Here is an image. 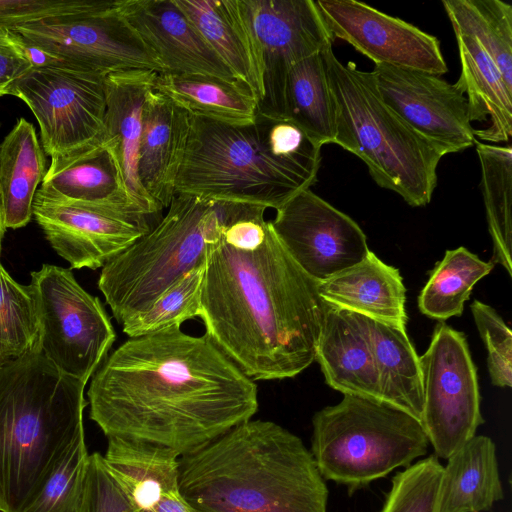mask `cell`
Segmentation results:
<instances>
[{
  "mask_svg": "<svg viewBox=\"0 0 512 512\" xmlns=\"http://www.w3.org/2000/svg\"><path fill=\"white\" fill-rule=\"evenodd\" d=\"M104 435L190 453L258 410L255 381L205 333L181 326L129 337L106 356L88 392Z\"/></svg>",
  "mask_w": 512,
  "mask_h": 512,
  "instance_id": "1",
  "label": "cell"
},
{
  "mask_svg": "<svg viewBox=\"0 0 512 512\" xmlns=\"http://www.w3.org/2000/svg\"><path fill=\"white\" fill-rule=\"evenodd\" d=\"M316 280L271 223L255 248L222 236L207 249L199 317L206 334L253 381L281 380L315 361L326 310Z\"/></svg>",
  "mask_w": 512,
  "mask_h": 512,
  "instance_id": "2",
  "label": "cell"
},
{
  "mask_svg": "<svg viewBox=\"0 0 512 512\" xmlns=\"http://www.w3.org/2000/svg\"><path fill=\"white\" fill-rule=\"evenodd\" d=\"M180 491L195 512H327L311 452L282 426L249 419L178 458Z\"/></svg>",
  "mask_w": 512,
  "mask_h": 512,
  "instance_id": "3",
  "label": "cell"
},
{
  "mask_svg": "<svg viewBox=\"0 0 512 512\" xmlns=\"http://www.w3.org/2000/svg\"><path fill=\"white\" fill-rule=\"evenodd\" d=\"M85 386L53 366L39 344L0 362V512H25L84 431Z\"/></svg>",
  "mask_w": 512,
  "mask_h": 512,
  "instance_id": "4",
  "label": "cell"
},
{
  "mask_svg": "<svg viewBox=\"0 0 512 512\" xmlns=\"http://www.w3.org/2000/svg\"><path fill=\"white\" fill-rule=\"evenodd\" d=\"M320 163L278 147L258 113L245 125L190 115L175 194L277 210L317 181Z\"/></svg>",
  "mask_w": 512,
  "mask_h": 512,
  "instance_id": "5",
  "label": "cell"
},
{
  "mask_svg": "<svg viewBox=\"0 0 512 512\" xmlns=\"http://www.w3.org/2000/svg\"><path fill=\"white\" fill-rule=\"evenodd\" d=\"M336 111L334 144L359 157L375 183L413 207L427 205L446 153L416 132L380 96L371 72L323 51Z\"/></svg>",
  "mask_w": 512,
  "mask_h": 512,
  "instance_id": "6",
  "label": "cell"
},
{
  "mask_svg": "<svg viewBox=\"0 0 512 512\" xmlns=\"http://www.w3.org/2000/svg\"><path fill=\"white\" fill-rule=\"evenodd\" d=\"M246 205L176 194L152 229L101 268L98 288L119 325L146 312L169 287L205 263L209 245Z\"/></svg>",
  "mask_w": 512,
  "mask_h": 512,
  "instance_id": "7",
  "label": "cell"
},
{
  "mask_svg": "<svg viewBox=\"0 0 512 512\" xmlns=\"http://www.w3.org/2000/svg\"><path fill=\"white\" fill-rule=\"evenodd\" d=\"M311 454L323 479L352 494L428 451L421 422L409 414L358 396L344 395L312 418Z\"/></svg>",
  "mask_w": 512,
  "mask_h": 512,
  "instance_id": "8",
  "label": "cell"
},
{
  "mask_svg": "<svg viewBox=\"0 0 512 512\" xmlns=\"http://www.w3.org/2000/svg\"><path fill=\"white\" fill-rule=\"evenodd\" d=\"M29 285L42 354L61 373L87 383L116 339L102 303L70 269L56 265L32 272Z\"/></svg>",
  "mask_w": 512,
  "mask_h": 512,
  "instance_id": "9",
  "label": "cell"
},
{
  "mask_svg": "<svg viewBox=\"0 0 512 512\" xmlns=\"http://www.w3.org/2000/svg\"><path fill=\"white\" fill-rule=\"evenodd\" d=\"M124 0L106 9L50 18L12 30L41 57V65H61L106 77L164 67L123 15Z\"/></svg>",
  "mask_w": 512,
  "mask_h": 512,
  "instance_id": "10",
  "label": "cell"
},
{
  "mask_svg": "<svg viewBox=\"0 0 512 512\" xmlns=\"http://www.w3.org/2000/svg\"><path fill=\"white\" fill-rule=\"evenodd\" d=\"M419 361L421 424L435 456L447 460L484 423L477 370L465 335L443 322L436 325Z\"/></svg>",
  "mask_w": 512,
  "mask_h": 512,
  "instance_id": "11",
  "label": "cell"
},
{
  "mask_svg": "<svg viewBox=\"0 0 512 512\" xmlns=\"http://www.w3.org/2000/svg\"><path fill=\"white\" fill-rule=\"evenodd\" d=\"M104 78L61 65L36 66L7 95L28 105L39 124L43 150L52 157L104 139Z\"/></svg>",
  "mask_w": 512,
  "mask_h": 512,
  "instance_id": "12",
  "label": "cell"
},
{
  "mask_svg": "<svg viewBox=\"0 0 512 512\" xmlns=\"http://www.w3.org/2000/svg\"><path fill=\"white\" fill-rule=\"evenodd\" d=\"M257 56V112L284 118L289 70L332 45L333 37L314 0H240Z\"/></svg>",
  "mask_w": 512,
  "mask_h": 512,
  "instance_id": "13",
  "label": "cell"
},
{
  "mask_svg": "<svg viewBox=\"0 0 512 512\" xmlns=\"http://www.w3.org/2000/svg\"><path fill=\"white\" fill-rule=\"evenodd\" d=\"M282 246L311 278L322 282L366 258V235L348 215L305 189L270 221Z\"/></svg>",
  "mask_w": 512,
  "mask_h": 512,
  "instance_id": "14",
  "label": "cell"
},
{
  "mask_svg": "<svg viewBox=\"0 0 512 512\" xmlns=\"http://www.w3.org/2000/svg\"><path fill=\"white\" fill-rule=\"evenodd\" d=\"M33 216L73 269L102 268L159 220L120 207L35 195Z\"/></svg>",
  "mask_w": 512,
  "mask_h": 512,
  "instance_id": "15",
  "label": "cell"
},
{
  "mask_svg": "<svg viewBox=\"0 0 512 512\" xmlns=\"http://www.w3.org/2000/svg\"><path fill=\"white\" fill-rule=\"evenodd\" d=\"M385 103L416 132L446 154L473 146L466 96L438 75L390 65L371 71Z\"/></svg>",
  "mask_w": 512,
  "mask_h": 512,
  "instance_id": "16",
  "label": "cell"
},
{
  "mask_svg": "<svg viewBox=\"0 0 512 512\" xmlns=\"http://www.w3.org/2000/svg\"><path fill=\"white\" fill-rule=\"evenodd\" d=\"M333 39L349 43L375 65L441 76L448 71L439 40L418 27L354 0H317Z\"/></svg>",
  "mask_w": 512,
  "mask_h": 512,
  "instance_id": "17",
  "label": "cell"
},
{
  "mask_svg": "<svg viewBox=\"0 0 512 512\" xmlns=\"http://www.w3.org/2000/svg\"><path fill=\"white\" fill-rule=\"evenodd\" d=\"M122 12L164 73L206 74L238 82L174 0H124Z\"/></svg>",
  "mask_w": 512,
  "mask_h": 512,
  "instance_id": "18",
  "label": "cell"
},
{
  "mask_svg": "<svg viewBox=\"0 0 512 512\" xmlns=\"http://www.w3.org/2000/svg\"><path fill=\"white\" fill-rule=\"evenodd\" d=\"M190 128V114L153 88L142 109L138 150L139 182L160 211L175 194V181L183 160Z\"/></svg>",
  "mask_w": 512,
  "mask_h": 512,
  "instance_id": "19",
  "label": "cell"
},
{
  "mask_svg": "<svg viewBox=\"0 0 512 512\" xmlns=\"http://www.w3.org/2000/svg\"><path fill=\"white\" fill-rule=\"evenodd\" d=\"M157 74L150 70H131L106 76L104 126L105 139L117 157L130 203L140 213L161 219L162 211L143 190L137 173L143 104Z\"/></svg>",
  "mask_w": 512,
  "mask_h": 512,
  "instance_id": "20",
  "label": "cell"
},
{
  "mask_svg": "<svg viewBox=\"0 0 512 512\" xmlns=\"http://www.w3.org/2000/svg\"><path fill=\"white\" fill-rule=\"evenodd\" d=\"M315 361L332 389L382 402L365 316L326 303Z\"/></svg>",
  "mask_w": 512,
  "mask_h": 512,
  "instance_id": "21",
  "label": "cell"
},
{
  "mask_svg": "<svg viewBox=\"0 0 512 512\" xmlns=\"http://www.w3.org/2000/svg\"><path fill=\"white\" fill-rule=\"evenodd\" d=\"M36 194L48 199L115 206L146 216L130 203L117 157L105 137L52 156Z\"/></svg>",
  "mask_w": 512,
  "mask_h": 512,
  "instance_id": "22",
  "label": "cell"
},
{
  "mask_svg": "<svg viewBox=\"0 0 512 512\" xmlns=\"http://www.w3.org/2000/svg\"><path fill=\"white\" fill-rule=\"evenodd\" d=\"M175 453L149 444L108 438L104 462L140 512H195L179 486Z\"/></svg>",
  "mask_w": 512,
  "mask_h": 512,
  "instance_id": "23",
  "label": "cell"
},
{
  "mask_svg": "<svg viewBox=\"0 0 512 512\" xmlns=\"http://www.w3.org/2000/svg\"><path fill=\"white\" fill-rule=\"evenodd\" d=\"M318 292L331 306L406 329V289L400 272L372 251L356 265L319 282Z\"/></svg>",
  "mask_w": 512,
  "mask_h": 512,
  "instance_id": "24",
  "label": "cell"
},
{
  "mask_svg": "<svg viewBox=\"0 0 512 512\" xmlns=\"http://www.w3.org/2000/svg\"><path fill=\"white\" fill-rule=\"evenodd\" d=\"M461 71L454 85L466 95L472 122L489 125L475 130V137L491 143L507 142L512 135V89L500 70L472 37L455 34Z\"/></svg>",
  "mask_w": 512,
  "mask_h": 512,
  "instance_id": "25",
  "label": "cell"
},
{
  "mask_svg": "<svg viewBox=\"0 0 512 512\" xmlns=\"http://www.w3.org/2000/svg\"><path fill=\"white\" fill-rule=\"evenodd\" d=\"M174 2L258 103L261 91L257 56L240 0Z\"/></svg>",
  "mask_w": 512,
  "mask_h": 512,
  "instance_id": "26",
  "label": "cell"
},
{
  "mask_svg": "<svg viewBox=\"0 0 512 512\" xmlns=\"http://www.w3.org/2000/svg\"><path fill=\"white\" fill-rule=\"evenodd\" d=\"M503 498L495 443L474 435L443 466L438 512L488 511Z\"/></svg>",
  "mask_w": 512,
  "mask_h": 512,
  "instance_id": "27",
  "label": "cell"
},
{
  "mask_svg": "<svg viewBox=\"0 0 512 512\" xmlns=\"http://www.w3.org/2000/svg\"><path fill=\"white\" fill-rule=\"evenodd\" d=\"M45 165L34 126L20 118L0 145V211L5 229L21 228L31 220Z\"/></svg>",
  "mask_w": 512,
  "mask_h": 512,
  "instance_id": "28",
  "label": "cell"
},
{
  "mask_svg": "<svg viewBox=\"0 0 512 512\" xmlns=\"http://www.w3.org/2000/svg\"><path fill=\"white\" fill-rule=\"evenodd\" d=\"M381 401L421 422L423 388L419 356L406 329L367 318Z\"/></svg>",
  "mask_w": 512,
  "mask_h": 512,
  "instance_id": "29",
  "label": "cell"
},
{
  "mask_svg": "<svg viewBox=\"0 0 512 512\" xmlns=\"http://www.w3.org/2000/svg\"><path fill=\"white\" fill-rule=\"evenodd\" d=\"M154 89L192 116L233 125L254 122L255 95L238 82L206 74L158 73Z\"/></svg>",
  "mask_w": 512,
  "mask_h": 512,
  "instance_id": "30",
  "label": "cell"
},
{
  "mask_svg": "<svg viewBox=\"0 0 512 512\" xmlns=\"http://www.w3.org/2000/svg\"><path fill=\"white\" fill-rule=\"evenodd\" d=\"M284 118L294 122L319 146L333 143L336 111L322 51L297 62L289 70Z\"/></svg>",
  "mask_w": 512,
  "mask_h": 512,
  "instance_id": "31",
  "label": "cell"
},
{
  "mask_svg": "<svg viewBox=\"0 0 512 512\" xmlns=\"http://www.w3.org/2000/svg\"><path fill=\"white\" fill-rule=\"evenodd\" d=\"M481 166V188L488 229L493 243L491 262L505 268L512 276L511 266V202L512 148L476 141Z\"/></svg>",
  "mask_w": 512,
  "mask_h": 512,
  "instance_id": "32",
  "label": "cell"
},
{
  "mask_svg": "<svg viewBox=\"0 0 512 512\" xmlns=\"http://www.w3.org/2000/svg\"><path fill=\"white\" fill-rule=\"evenodd\" d=\"M455 34L474 38L512 89V6L501 0H443Z\"/></svg>",
  "mask_w": 512,
  "mask_h": 512,
  "instance_id": "33",
  "label": "cell"
},
{
  "mask_svg": "<svg viewBox=\"0 0 512 512\" xmlns=\"http://www.w3.org/2000/svg\"><path fill=\"white\" fill-rule=\"evenodd\" d=\"M493 267L465 247L447 250L419 294V310L439 321L460 316L475 284Z\"/></svg>",
  "mask_w": 512,
  "mask_h": 512,
  "instance_id": "34",
  "label": "cell"
},
{
  "mask_svg": "<svg viewBox=\"0 0 512 512\" xmlns=\"http://www.w3.org/2000/svg\"><path fill=\"white\" fill-rule=\"evenodd\" d=\"M39 344V325L30 285L16 282L0 262V362Z\"/></svg>",
  "mask_w": 512,
  "mask_h": 512,
  "instance_id": "35",
  "label": "cell"
},
{
  "mask_svg": "<svg viewBox=\"0 0 512 512\" xmlns=\"http://www.w3.org/2000/svg\"><path fill=\"white\" fill-rule=\"evenodd\" d=\"M205 263L169 287L143 314L122 327L129 337L158 332L199 317Z\"/></svg>",
  "mask_w": 512,
  "mask_h": 512,
  "instance_id": "36",
  "label": "cell"
},
{
  "mask_svg": "<svg viewBox=\"0 0 512 512\" xmlns=\"http://www.w3.org/2000/svg\"><path fill=\"white\" fill-rule=\"evenodd\" d=\"M90 454L84 431L66 449L25 512H78Z\"/></svg>",
  "mask_w": 512,
  "mask_h": 512,
  "instance_id": "37",
  "label": "cell"
},
{
  "mask_svg": "<svg viewBox=\"0 0 512 512\" xmlns=\"http://www.w3.org/2000/svg\"><path fill=\"white\" fill-rule=\"evenodd\" d=\"M443 466L435 455L397 473L380 512H438Z\"/></svg>",
  "mask_w": 512,
  "mask_h": 512,
  "instance_id": "38",
  "label": "cell"
},
{
  "mask_svg": "<svg viewBox=\"0 0 512 512\" xmlns=\"http://www.w3.org/2000/svg\"><path fill=\"white\" fill-rule=\"evenodd\" d=\"M471 311L487 349V367L497 387L512 386V332L502 317L489 305L474 300Z\"/></svg>",
  "mask_w": 512,
  "mask_h": 512,
  "instance_id": "39",
  "label": "cell"
},
{
  "mask_svg": "<svg viewBox=\"0 0 512 512\" xmlns=\"http://www.w3.org/2000/svg\"><path fill=\"white\" fill-rule=\"evenodd\" d=\"M114 3L115 0H0V31H12L50 18L94 12Z\"/></svg>",
  "mask_w": 512,
  "mask_h": 512,
  "instance_id": "40",
  "label": "cell"
},
{
  "mask_svg": "<svg viewBox=\"0 0 512 512\" xmlns=\"http://www.w3.org/2000/svg\"><path fill=\"white\" fill-rule=\"evenodd\" d=\"M78 512H140L111 474L99 452L90 454Z\"/></svg>",
  "mask_w": 512,
  "mask_h": 512,
  "instance_id": "41",
  "label": "cell"
},
{
  "mask_svg": "<svg viewBox=\"0 0 512 512\" xmlns=\"http://www.w3.org/2000/svg\"><path fill=\"white\" fill-rule=\"evenodd\" d=\"M33 67L18 36L11 31H0V96L7 95L13 83Z\"/></svg>",
  "mask_w": 512,
  "mask_h": 512,
  "instance_id": "42",
  "label": "cell"
},
{
  "mask_svg": "<svg viewBox=\"0 0 512 512\" xmlns=\"http://www.w3.org/2000/svg\"><path fill=\"white\" fill-rule=\"evenodd\" d=\"M4 232H5V227L3 225L1 211H0V253H1V243H2V238H3Z\"/></svg>",
  "mask_w": 512,
  "mask_h": 512,
  "instance_id": "43",
  "label": "cell"
}]
</instances>
